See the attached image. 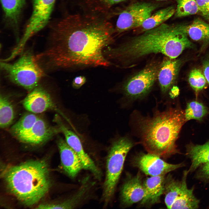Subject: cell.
I'll return each instance as SVG.
<instances>
[{"instance_id":"cb8c5ba5","label":"cell","mask_w":209,"mask_h":209,"mask_svg":"<svg viewBox=\"0 0 209 209\" xmlns=\"http://www.w3.org/2000/svg\"><path fill=\"white\" fill-rule=\"evenodd\" d=\"M1 1L6 18L13 24H16L25 0Z\"/></svg>"},{"instance_id":"f546056e","label":"cell","mask_w":209,"mask_h":209,"mask_svg":"<svg viewBox=\"0 0 209 209\" xmlns=\"http://www.w3.org/2000/svg\"><path fill=\"white\" fill-rule=\"evenodd\" d=\"M199 12L206 20L209 21V0H196Z\"/></svg>"},{"instance_id":"836d02e7","label":"cell","mask_w":209,"mask_h":209,"mask_svg":"<svg viewBox=\"0 0 209 209\" xmlns=\"http://www.w3.org/2000/svg\"><path fill=\"white\" fill-rule=\"evenodd\" d=\"M157 1H165V0H156Z\"/></svg>"},{"instance_id":"9a60e30c","label":"cell","mask_w":209,"mask_h":209,"mask_svg":"<svg viewBox=\"0 0 209 209\" xmlns=\"http://www.w3.org/2000/svg\"><path fill=\"white\" fill-rule=\"evenodd\" d=\"M57 142L63 169L69 176L71 178H75L83 169L79 158L62 138L58 137Z\"/></svg>"},{"instance_id":"2e32d148","label":"cell","mask_w":209,"mask_h":209,"mask_svg":"<svg viewBox=\"0 0 209 209\" xmlns=\"http://www.w3.org/2000/svg\"><path fill=\"white\" fill-rule=\"evenodd\" d=\"M181 60L168 57L160 64L157 78L162 93L166 94L174 83L181 65Z\"/></svg>"},{"instance_id":"7a4b0ae2","label":"cell","mask_w":209,"mask_h":209,"mask_svg":"<svg viewBox=\"0 0 209 209\" xmlns=\"http://www.w3.org/2000/svg\"><path fill=\"white\" fill-rule=\"evenodd\" d=\"M193 46L182 24L163 23L117 46L109 47L106 54L114 65L127 67L150 54L161 53L174 59Z\"/></svg>"},{"instance_id":"ffe728a7","label":"cell","mask_w":209,"mask_h":209,"mask_svg":"<svg viewBox=\"0 0 209 209\" xmlns=\"http://www.w3.org/2000/svg\"><path fill=\"white\" fill-rule=\"evenodd\" d=\"M183 30L192 39L197 41H209V24L202 20L195 19L188 25H182Z\"/></svg>"},{"instance_id":"8992f818","label":"cell","mask_w":209,"mask_h":209,"mask_svg":"<svg viewBox=\"0 0 209 209\" xmlns=\"http://www.w3.org/2000/svg\"><path fill=\"white\" fill-rule=\"evenodd\" d=\"M21 55L12 64L1 61L0 66L12 82L30 92L37 87L44 73L36 56L31 51L23 52Z\"/></svg>"},{"instance_id":"8fae6325","label":"cell","mask_w":209,"mask_h":209,"mask_svg":"<svg viewBox=\"0 0 209 209\" xmlns=\"http://www.w3.org/2000/svg\"><path fill=\"white\" fill-rule=\"evenodd\" d=\"M55 121L64 135L66 142L74 151L79 158L83 169L90 172L97 179L101 177V172L94 162L85 152L82 143L78 136L68 128L60 119L55 118Z\"/></svg>"},{"instance_id":"f1b7e54d","label":"cell","mask_w":209,"mask_h":209,"mask_svg":"<svg viewBox=\"0 0 209 209\" xmlns=\"http://www.w3.org/2000/svg\"><path fill=\"white\" fill-rule=\"evenodd\" d=\"M197 169L195 178L209 184V162L202 164Z\"/></svg>"},{"instance_id":"d6986e66","label":"cell","mask_w":209,"mask_h":209,"mask_svg":"<svg viewBox=\"0 0 209 209\" xmlns=\"http://www.w3.org/2000/svg\"><path fill=\"white\" fill-rule=\"evenodd\" d=\"M189 173L188 170L184 171L180 181L175 180L170 175L165 178L164 193L165 194V202L167 208L170 209L180 194L184 185L186 183Z\"/></svg>"},{"instance_id":"1f68e13d","label":"cell","mask_w":209,"mask_h":209,"mask_svg":"<svg viewBox=\"0 0 209 209\" xmlns=\"http://www.w3.org/2000/svg\"><path fill=\"white\" fill-rule=\"evenodd\" d=\"M202 66L204 75L209 84V55L203 61Z\"/></svg>"},{"instance_id":"3957f363","label":"cell","mask_w":209,"mask_h":209,"mask_svg":"<svg viewBox=\"0 0 209 209\" xmlns=\"http://www.w3.org/2000/svg\"><path fill=\"white\" fill-rule=\"evenodd\" d=\"M186 122L184 111L179 107L168 106L163 111L155 110L152 116L134 111L130 123L148 153L166 158L181 154L176 143Z\"/></svg>"},{"instance_id":"9c48e42d","label":"cell","mask_w":209,"mask_h":209,"mask_svg":"<svg viewBox=\"0 0 209 209\" xmlns=\"http://www.w3.org/2000/svg\"><path fill=\"white\" fill-rule=\"evenodd\" d=\"M56 0H33L32 15L24 35L18 44L17 48L24 49L29 39L42 29L47 24Z\"/></svg>"},{"instance_id":"4316f807","label":"cell","mask_w":209,"mask_h":209,"mask_svg":"<svg viewBox=\"0 0 209 209\" xmlns=\"http://www.w3.org/2000/svg\"><path fill=\"white\" fill-rule=\"evenodd\" d=\"M177 7L175 16L181 17L193 15L199 12L196 0H176Z\"/></svg>"},{"instance_id":"52a82bcc","label":"cell","mask_w":209,"mask_h":209,"mask_svg":"<svg viewBox=\"0 0 209 209\" xmlns=\"http://www.w3.org/2000/svg\"><path fill=\"white\" fill-rule=\"evenodd\" d=\"M160 66L151 63L124 84L122 90L128 104L141 100L149 94L157 78Z\"/></svg>"},{"instance_id":"ba28073f","label":"cell","mask_w":209,"mask_h":209,"mask_svg":"<svg viewBox=\"0 0 209 209\" xmlns=\"http://www.w3.org/2000/svg\"><path fill=\"white\" fill-rule=\"evenodd\" d=\"M158 6L156 4L145 2L129 5L119 15L116 22L117 30L121 33L139 27Z\"/></svg>"},{"instance_id":"484cf974","label":"cell","mask_w":209,"mask_h":209,"mask_svg":"<svg viewBox=\"0 0 209 209\" xmlns=\"http://www.w3.org/2000/svg\"><path fill=\"white\" fill-rule=\"evenodd\" d=\"M208 113L207 108L202 103L196 101L188 103L184 111L186 121L192 119L201 121Z\"/></svg>"},{"instance_id":"6da1fadb","label":"cell","mask_w":209,"mask_h":209,"mask_svg":"<svg viewBox=\"0 0 209 209\" xmlns=\"http://www.w3.org/2000/svg\"><path fill=\"white\" fill-rule=\"evenodd\" d=\"M50 42L36 56L47 69H77L112 65L103 51L114 42L113 31L107 23L80 21L72 24L67 19L53 27Z\"/></svg>"},{"instance_id":"7c38bea8","label":"cell","mask_w":209,"mask_h":209,"mask_svg":"<svg viewBox=\"0 0 209 209\" xmlns=\"http://www.w3.org/2000/svg\"><path fill=\"white\" fill-rule=\"evenodd\" d=\"M30 92L22 102L24 107L28 111L38 113L49 109H57L50 95L44 89L36 87Z\"/></svg>"},{"instance_id":"5b68a950","label":"cell","mask_w":209,"mask_h":209,"mask_svg":"<svg viewBox=\"0 0 209 209\" xmlns=\"http://www.w3.org/2000/svg\"><path fill=\"white\" fill-rule=\"evenodd\" d=\"M129 137H119L112 143L107 158L106 174L103 184L102 201L105 207L111 201L123 170L126 157L133 146Z\"/></svg>"},{"instance_id":"277c9868","label":"cell","mask_w":209,"mask_h":209,"mask_svg":"<svg viewBox=\"0 0 209 209\" xmlns=\"http://www.w3.org/2000/svg\"><path fill=\"white\" fill-rule=\"evenodd\" d=\"M3 177L10 191L23 204L33 205L48 191V168L43 160L32 161L10 167Z\"/></svg>"},{"instance_id":"603a6c76","label":"cell","mask_w":209,"mask_h":209,"mask_svg":"<svg viewBox=\"0 0 209 209\" xmlns=\"http://www.w3.org/2000/svg\"><path fill=\"white\" fill-rule=\"evenodd\" d=\"M35 114L27 113L22 116L11 128L12 134L17 138L28 132L39 118Z\"/></svg>"},{"instance_id":"4fadbf2b","label":"cell","mask_w":209,"mask_h":209,"mask_svg":"<svg viewBox=\"0 0 209 209\" xmlns=\"http://www.w3.org/2000/svg\"><path fill=\"white\" fill-rule=\"evenodd\" d=\"M60 132L61 131L58 125L51 126L39 118L28 132L17 139L25 143L37 145L46 142Z\"/></svg>"},{"instance_id":"4dcf8cb0","label":"cell","mask_w":209,"mask_h":209,"mask_svg":"<svg viewBox=\"0 0 209 209\" xmlns=\"http://www.w3.org/2000/svg\"><path fill=\"white\" fill-rule=\"evenodd\" d=\"M86 78L82 75L75 77L73 80L72 82V86L75 89H79L83 86L86 82Z\"/></svg>"},{"instance_id":"30bf717a","label":"cell","mask_w":209,"mask_h":209,"mask_svg":"<svg viewBox=\"0 0 209 209\" xmlns=\"http://www.w3.org/2000/svg\"><path fill=\"white\" fill-rule=\"evenodd\" d=\"M133 163L145 174L150 176L165 175L185 166L183 162L177 164L168 163L159 156L148 153L137 155L134 158Z\"/></svg>"},{"instance_id":"5bb4252c","label":"cell","mask_w":209,"mask_h":209,"mask_svg":"<svg viewBox=\"0 0 209 209\" xmlns=\"http://www.w3.org/2000/svg\"><path fill=\"white\" fill-rule=\"evenodd\" d=\"M145 195L142 177L140 174L127 179L122 185L120 192L121 202L127 207L141 201Z\"/></svg>"},{"instance_id":"44dd1931","label":"cell","mask_w":209,"mask_h":209,"mask_svg":"<svg viewBox=\"0 0 209 209\" xmlns=\"http://www.w3.org/2000/svg\"><path fill=\"white\" fill-rule=\"evenodd\" d=\"M194 188H188L187 183L183 186L182 190L177 199L172 205L170 209H194L198 208L200 200L193 194Z\"/></svg>"},{"instance_id":"e0dca14e","label":"cell","mask_w":209,"mask_h":209,"mask_svg":"<svg viewBox=\"0 0 209 209\" xmlns=\"http://www.w3.org/2000/svg\"><path fill=\"white\" fill-rule=\"evenodd\" d=\"M165 176H150L143 182L145 195L140 201L141 204L151 205L160 201L164 192Z\"/></svg>"},{"instance_id":"7402d4cb","label":"cell","mask_w":209,"mask_h":209,"mask_svg":"<svg viewBox=\"0 0 209 209\" xmlns=\"http://www.w3.org/2000/svg\"><path fill=\"white\" fill-rule=\"evenodd\" d=\"M176 9L172 6L158 10L146 19L139 27L143 32L161 25L175 14Z\"/></svg>"},{"instance_id":"ac0fdd59","label":"cell","mask_w":209,"mask_h":209,"mask_svg":"<svg viewBox=\"0 0 209 209\" xmlns=\"http://www.w3.org/2000/svg\"><path fill=\"white\" fill-rule=\"evenodd\" d=\"M186 155L191 161L188 170L189 173L193 172L201 165L209 162V140L202 145L190 143L186 147Z\"/></svg>"},{"instance_id":"83f0119b","label":"cell","mask_w":209,"mask_h":209,"mask_svg":"<svg viewBox=\"0 0 209 209\" xmlns=\"http://www.w3.org/2000/svg\"><path fill=\"white\" fill-rule=\"evenodd\" d=\"M188 81L197 96L198 93L204 88L206 81L204 74L198 69H194L191 71L189 75Z\"/></svg>"},{"instance_id":"d4e9b609","label":"cell","mask_w":209,"mask_h":209,"mask_svg":"<svg viewBox=\"0 0 209 209\" xmlns=\"http://www.w3.org/2000/svg\"><path fill=\"white\" fill-rule=\"evenodd\" d=\"M15 113L13 106L8 98L1 94L0 97V126L2 128L8 127L13 121Z\"/></svg>"},{"instance_id":"d6a6232c","label":"cell","mask_w":209,"mask_h":209,"mask_svg":"<svg viewBox=\"0 0 209 209\" xmlns=\"http://www.w3.org/2000/svg\"><path fill=\"white\" fill-rule=\"evenodd\" d=\"M106 3L110 4L113 5L123 1L126 0H102Z\"/></svg>"}]
</instances>
